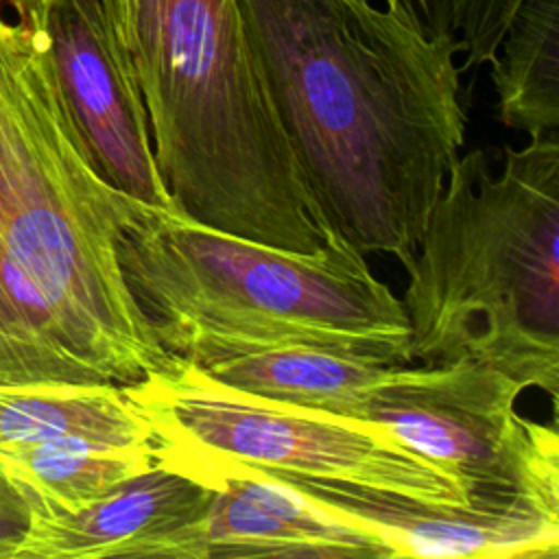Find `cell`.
<instances>
[{"mask_svg":"<svg viewBox=\"0 0 559 559\" xmlns=\"http://www.w3.org/2000/svg\"><path fill=\"white\" fill-rule=\"evenodd\" d=\"M249 44L330 229L404 266L467 129L456 37L371 0H238Z\"/></svg>","mask_w":559,"mask_h":559,"instance_id":"cell-1","label":"cell"},{"mask_svg":"<svg viewBox=\"0 0 559 559\" xmlns=\"http://www.w3.org/2000/svg\"><path fill=\"white\" fill-rule=\"evenodd\" d=\"M140 203L94 162L39 33L0 17V384H131L170 356L120 269Z\"/></svg>","mask_w":559,"mask_h":559,"instance_id":"cell-2","label":"cell"},{"mask_svg":"<svg viewBox=\"0 0 559 559\" xmlns=\"http://www.w3.org/2000/svg\"><path fill=\"white\" fill-rule=\"evenodd\" d=\"M114 4L177 210L286 251L341 240L299 168L238 0Z\"/></svg>","mask_w":559,"mask_h":559,"instance_id":"cell-3","label":"cell"},{"mask_svg":"<svg viewBox=\"0 0 559 559\" xmlns=\"http://www.w3.org/2000/svg\"><path fill=\"white\" fill-rule=\"evenodd\" d=\"M411 360H480L559 397V133L459 155L404 266Z\"/></svg>","mask_w":559,"mask_h":559,"instance_id":"cell-4","label":"cell"},{"mask_svg":"<svg viewBox=\"0 0 559 559\" xmlns=\"http://www.w3.org/2000/svg\"><path fill=\"white\" fill-rule=\"evenodd\" d=\"M118 253L162 347L192 362L273 345L411 362L402 299L345 240L286 251L140 203Z\"/></svg>","mask_w":559,"mask_h":559,"instance_id":"cell-5","label":"cell"},{"mask_svg":"<svg viewBox=\"0 0 559 559\" xmlns=\"http://www.w3.org/2000/svg\"><path fill=\"white\" fill-rule=\"evenodd\" d=\"M148 424L157 461L205 485L229 467L293 472L432 502H469V487L382 426L234 389L170 354L120 384Z\"/></svg>","mask_w":559,"mask_h":559,"instance_id":"cell-6","label":"cell"},{"mask_svg":"<svg viewBox=\"0 0 559 559\" xmlns=\"http://www.w3.org/2000/svg\"><path fill=\"white\" fill-rule=\"evenodd\" d=\"M524 386L459 358L389 365L362 393L358 419L461 478L469 491L515 493L559 515V432L515 411Z\"/></svg>","mask_w":559,"mask_h":559,"instance_id":"cell-7","label":"cell"},{"mask_svg":"<svg viewBox=\"0 0 559 559\" xmlns=\"http://www.w3.org/2000/svg\"><path fill=\"white\" fill-rule=\"evenodd\" d=\"M59 92L105 179L159 210H177L155 162L148 116L114 0H46L28 20Z\"/></svg>","mask_w":559,"mask_h":559,"instance_id":"cell-8","label":"cell"},{"mask_svg":"<svg viewBox=\"0 0 559 559\" xmlns=\"http://www.w3.org/2000/svg\"><path fill=\"white\" fill-rule=\"evenodd\" d=\"M242 469L280 480L321 511L376 535L393 559L559 557V515L515 493L474 491L469 502L456 504L321 476Z\"/></svg>","mask_w":559,"mask_h":559,"instance_id":"cell-9","label":"cell"},{"mask_svg":"<svg viewBox=\"0 0 559 559\" xmlns=\"http://www.w3.org/2000/svg\"><path fill=\"white\" fill-rule=\"evenodd\" d=\"M205 487L212 489L207 511L155 542L146 557L393 559L376 535L321 511L269 476L231 467Z\"/></svg>","mask_w":559,"mask_h":559,"instance_id":"cell-10","label":"cell"},{"mask_svg":"<svg viewBox=\"0 0 559 559\" xmlns=\"http://www.w3.org/2000/svg\"><path fill=\"white\" fill-rule=\"evenodd\" d=\"M212 489L155 463L74 513L33 511L15 559L146 557L148 548L210 507Z\"/></svg>","mask_w":559,"mask_h":559,"instance_id":"cell-11","label":"cell"},{"mask_svg":"<svg viewBox=\"0 0 559 559\" xmlns=\"http://www.w3.org/2000/svg\"><path fill=\"white\" fill-rule=\"evenodd\" d=\"M194 365L245 393L354 419H358L362 393L389 367L317 345H273L227 352Z\"/></svg>","mask_w":559,"mask_h":559,"instance_id":"cell-12","label":"cell"},{"mask_svg":"<svg viewBox=\"0 0 559 559\" xmlns=\"http://www.w3.org/2000/svg\"><path fill=\"white\" fill-rule=\"evenodd\" d=\"M61 439L153 443L116 382L0 384V448Z\"/></svg>","mask_w":559,"mask_h":559,"instance_id":"cell-13","label":"cell"},{"mask_svg":"<svg viewBox=\"0 0 559 559\" xmlns=\"http://www.w3.org/2000/svg\"><path fill=\"white\" fill-rule=\"evenodd\" d=\"M155 463L153 443L61 439L0 448L2 469L41 513H74Z\"/></svg>","mask_w":559,"mask_h":559,"instance_id":"cell-14","label":"cell"},{"mask_svg":"<svg viewBox=\"0 0 559 559\" xmlns=\"http://www.w3.org/2000/svg\"><path fill=\"white\" fill-rule=\"evenodd\" d=\"M489 63L500 122L559 133V0H522Z\"/></svg>","mask_w":559,"mask_h":559,"instance_id":"cell-15","label":"cell"},{"mask_svg":"<svg viewBox=\"0 0 559 559\" xmlns=\"http://www.w3.org/2000/svg\"><path fill=\"white\" fill-rule=\"evenodd\" d=\"M522 0H459L456 39L461 44V72L491 61L509 20Z\"/></svg>","mask_w":559,"mask_h":559,"instance_id":"cell-16","label":"cell"},{"mask_svg":"<svg viewBox=\"0 0 559 559\" xmlns=\"http://www.w3.org/2000/svg\"><path fill=\"white\" fill-rule=\"evenodd\" d=\"M33 500L0 465V559H15L31 526Z\"/></svg>","mask_w":559,"mask_h":559,"instance_id":"cell-17","label":"cell"},{"mask_svg":"<svg viewBox=\"0 0 559 559\" xmlns=\"http://www.w3.org/2000/svg\"><path fill=\"white\" fill-rule=\"evenodd\" d=\"M386 9L432 39L456 37L459 0H384Z\"/></svg>","mask_w":559,"mask_h":559,"instance_id":"cell-18","label":"cell"},{"mask_svg":"<svg viewBox=\"0 0 559 559\" xmlns=\"http://www.w3.org/2000/svg\"><path fill=\"white\" fill-rule=\"evenodd\" d=\"M0 2L11 4V7L17 11V15H20L22 22L33 20V17L44 9V4H46V0H0Z\"/></svg>","mask_w":559,"mask_h":559,"instance_id":"cell-19","label":"cell"}]
</instances>
